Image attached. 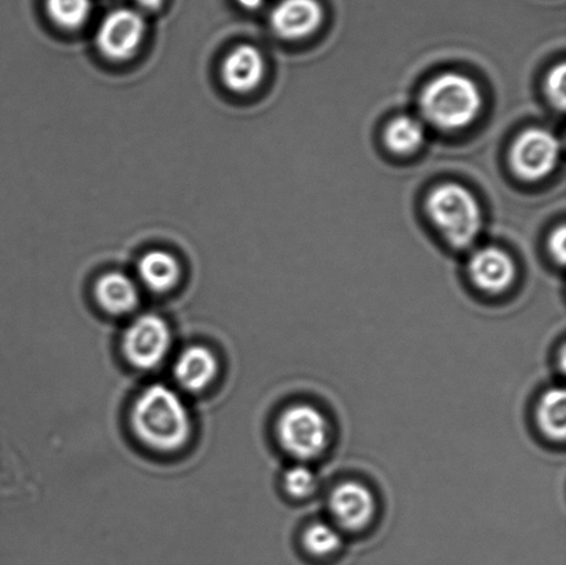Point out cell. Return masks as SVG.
I'll list each match as a JSON object with an SVG mask.
<instances>
[{
    "label": "cell",
    "mask_w": 566,
    "mask_h": 565,
    "mask_svg": "<svg viewBox=\"0 0 566 565\" xmlns=\"http://www.w3.org/2000/svg\"><path fill=\"white\" fill-rule=\"evenodd\" d=\"M132 425L138 440L158 452L187 446L192 431L190 412L181 397L165 385H153L137 397Z\"/></svg>",
    "instance_id": "obj_1"
},
{
    "label": "cell",
    "mask_w": 566,
    "mask_h": 565,
    "mask_svg": "<svg viewBox=\"0 0 566 565\" xmlns=\"http://www.w3.org/2000/svg\"><path fill=\"white\" fill-rule=\"evenodd\" d=\"M481 107L479 86L470 77L454 72L437 76L420 97L424 119L443 130H459L473 124Z\"/></svg>",
    "instance_id": "obj_2"
},
{
    "label": "cell",
    "mask_w": 566,
    "mask_h": 565,
    "mask_svg": "<svg viewBox=\"0 0 566 565\" xmlns=\"http://www.w3.org/2000/svg\"><path fill=\"white\" fill-rule=\"evenodd\" d=\"M432 223L454 248L468 249L481 231V209L468 188L448 182L432 190L427 199Z\"/></svg>",
    "instance_id": "obj_3"
},
{
    "label": "cell",
    "mask_w": 566,
    "mask_h": 565,
    "mask_svg": "<svg viewBox=\"0 0 566 565\" xmlns=\"http://www.w3.org/2000/svg\"><path fill=\"white\" fill-rule=\"evenodd\" d=\"M331 435L325 415L310 404H294L281 414L276 422V437L282 450L302 463L324 456L331 444Z\"/></svg>",
    "instance_id": "obj_4"
},
{
    "label": "cell",
    "mask_w": 566,
    "mask_h": 565,
    "mask_svg": "<svg viewBox=\"0 0 566 565\" xmlns=\"http://www.w3.org/2000/svg\"><path fill=\"white\" fill-rule=\"evenodd\" d=\"M171 334L164 318L143 314L127 326L122 348L133 367L149 370L159 367L170 350Z\"/></svg>",
    "instance_id": "obj_5"
},
{
    "label": "cell",
    "mask_w": 566,
    "mask_h": 565,
    "mask_svg": "<svg viewBox=\"0 0 566 565\" xmlns=\"http://www.w3.org/2000/svg\"><path fill=\"white\" fill-rule=\"evenodd\" d=\"M559 153L562 146L552 132L541 127L525 130L512 149L513 169L525 180H541L556 168Z\"/></svg>",
    "instance_id": "obj_6"
},
{
    "label": "cell",
    "mask_w": 566,
    "mask_h": 565,
    "mask_svg": "<svg viewBox=\"0 0 566 565\" xmlns=\"http://www.w3.org/2000/svg\"><path fill=\"white\" fill-rule=\"evenodd\" d=\"M332 523L346 533H359L374 522L377 505L368 486L357 481H344L327 498Z\"/></svg>",
    "instance_id": "obj_7"
},
{
    "label": "cell",
    "mask_w": 566,
    "mask_h": 565,
    "mask_svg": "<svg viewBox=\"0 0 566 565\" xmlns=\"http://www.w3.org/2000/svg\"><path fill=\"white\" fill-rule=\"evenodd\" d=\"M146 36V22L135 10L118 9L105 17L97 32V46L105 57H133Z\"/></svg>",
    "instance_id": "obj_8"
},
{
    "label": "cell",
    "mask_w": 566,
    "mask_h": 565,
    "mask_svg": "<svg viewBox=\"0 0 566 565\" xmlns=\"http://www.w3.org/2000/svg\"><path fill=\"white\" fill-rule=\"evenodd\" d=\"M468 269L473 284L491 295L509 290L515 279L512 258L496 247L476 249L470 257Z\"/></svg>",
    "instance_id": "obj_9"
},
{
    "label": "cell",
    "mask_w": 566,
    "mask_h": 565,
    "mask_svg": "<svg viewBox=\"0 0 566 565\" xmlns=\"http://www.w3.org/2000/svg\"><path fill=\"white\" fill-rule=\"evenodd\" d=\"M265 61L262 52L252 44H241L227 55L221 66V80L230 91L249 93L264 80Z\"/></svg>",
    "instance_id": "obj_10"
},
{
    "label": "cell",
    "mask_w": 566,
    "mask_h": 565,
    "mask_svg": "<svg viewBox=\"0 0 566 565\" xmlns=\"http://www.w3.org/2000/svg\"><path fill=\"white\" fill-rule=\"evenodd\" d=\"M271 27L283 39H302L318 30L322 8L316 0H282L271 13Z\"/></svg>",
    "instance_id": "obj_11"
},
{
    "label": "cell",
    "mask_w": 566,
    "mask_h": 565,
    "mask_svg": "<svg viewBox=\"0 0 566 565\" xmlns=\"http://www.w3.org/2000/svg\"><path fill=\"white\" fill-rule=\"evenodd\" d=\"M218 374V358L203 346L186 348L175 365L177 384L187 391L198 393L207 389Z\"/></svg>",
    "instance_id": "obj_12"
},
{
    "label": "cell",
    "mask_w": 566,
    "mask_h": 565,
    "mask_svg": "<svg viewBox=\"0 0 566 565\" xmlns=\"http://www.w3.org/2000/svg\"><path fill=\"white\" fill-rule=\"evenodd\" d=\"M96 299L105 312L114 315H124L137 307L140 296L138 290L129 276L124 273L104 274L94 287Z\"/></svg>",
    "instance_id": "obj_13"
},
{
    "label": "cell",
    "mask_w": 566,
    "mask_h": 565,
    "mask_svg": "<svg viewBox=\"0 0 566 565\" xmlns=\"http://www.w3.org/2000/svg\"><path fill=\"white\" fill-rule=\"evenodd\" d=\"M137 270L143 284L153 292H168L180 280L179 262L170 253L163 251L144 254Z\"/></svg>",
    "instance_id": "obj_14"
},
{
    "label": "cell",
    "mask_w": 566,
    "mask_h": 565,
    "mask_svg": "<svg viewBox=\"0 0 566 565\" xmlns=\"http://www.w3.org/2000/svg\"><path fill=\"white\" fill-rule=\"evenodd\" d=\"M537 428L548 440L563 442L566 435V396L563 387L543 393L536 404Z\"/></svg>",
    "instance_id": "obj_15"
},
{
    "label": "cell",
    "mask_w": 566,
    "mask_h": 565,
    "mask_svg": "<svg viewBox=\"0 0 566 565\" xmlns=\"http://www.w3.org/2000/svg\"><path fill=\"white\" fill-rule=\"evenodd\" d=\"M426 129L423 121L412 115H401L392 119L386 130V144L397 154H412L418 151L424 143Z\"/></svg>",
    "instance_id": "obj_16"
},
{
    "label": "cell",
    "mask_w": 566,
    "mask_h": 565,
    "mask_svg": "<svg viewBox=\"0 0 566 565\" xmlns=\"http://www.w3.org/2000/svg\"><path fill=\"white\" fill-rule=\"evenodd\" d=\"M303 547L315 558L335 556L343 547L342 531L329 522L311 523L303 534Z\"/></svg>",
    "instance_id": "obj_17"
},
{
    "label": "cell",
    "mask_w": 566,
    "mask_h": 565,
    "mask_svg": "<svg viewBox=\"0 0 566 565\" xmlns=\"http://www.w3.org/2000/svg\"><path fill=\"white\" fill-rule=\"evenodd\" d=\"M48 13L65 30L81 28L92 13L91 0H48Z\"/></svg>",
    "instance_id": "obj_18"
},
{
    "label": "cell",
    "mask_w": 566,
    "mask_h": 565,
    "mask_svg": "<svg viewBox=\"0 0 566 565\" xmlns=\"http://www.w3.org/2000/svg\"><path fill=\"white\" fill-rule=\"evenodd\" d=\"M283 489L293 500H308L319 489L318 475L308 463L297 462L286 469L282 478Z\"/></svg>",
    "instance_id": "obj_19"
},
{
    "label": "cell",
    "mask_w": 566,
    "mask_h": 565,
    "mask_svg": "<svg viewBox=\"0 0 566 565\" xmlns=\"http://www.w3.org/2000/svg\"><path fill=\"white\" fill-rule=\"evenodd\" d=\"M565 81L566 74L564 63L558 66H554L546 81L547 96L552 100L554 107H557L559 111L565 108Z\"/></svg>",
    "instance_id": "obj_20"
},
{
    "label": "cell",
    "mask_w": 566,
    "mask_h": 565,
    "mask_svg": "<svg viewBox=\"0 0 566 565\" xmlns=\"http://www.w3.org/2000/svg\"><path fill=\"white\" fill-rule=\"evenodd\" d=\"M565 242L566 231L564 226H559L557 230H554L551 241H548V248L554 258L558 260L559 264L565 262Z\"/></svg>",
    "instance_id": "obj_21"
},
{
    "label": "cell",
    "mask_w": 566,
    "mask_h": 565,
    "mask_svg": "<svg viewBox=\"0 0 566 565\" xmlns=\"http://www.w3.org/2000/svg\"><path fill=\"white\" fill-rule=\"evenodd\" d=\"M238 3L247 10H258L262 8L264 0H238Z\"/></svg>",
    "instance_id": "obj_22"
},
{
    "label": "cell",
    "mask_w": 566,
    "mask_h": 565,
    "mask_svg": "<svg viewBox=\"0 0 566 565\" xmlns=\"http://www.w3.org/2000/svg\"><path fill=\"white\" fill-rule=\"evenodd\" d=\"M137 2L143 6L144 9L157 10L160 8V4L164 3V0H137Z\"/></svg>",
    "instance_id": "obj_23"
}]
</instances>
